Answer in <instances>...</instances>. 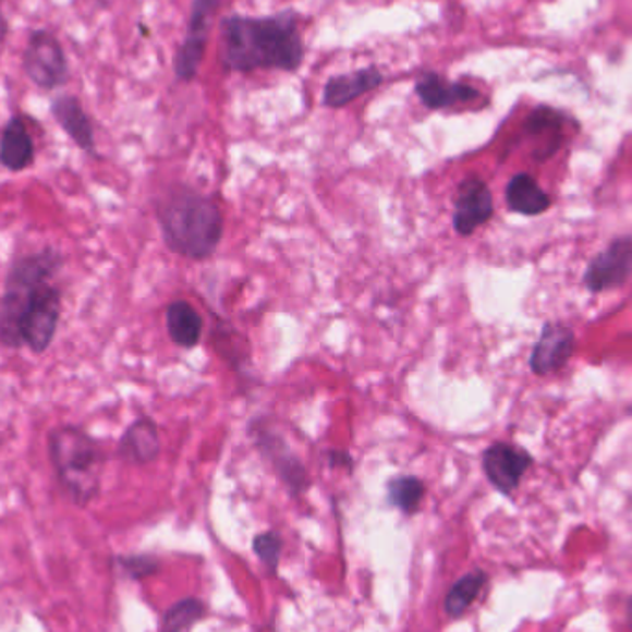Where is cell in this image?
I'll return each mask as SVG.
<instances>
[{
	"label": "cell",
	"mask_w": 632,
	"mask_h": 632,
	"mask_svg": "<svg viewBox=\"0 0 632 632\" xmlns=\"http://www.w3.org/2000/svg\"><path fill=\"white\" fill-rule=\"evenodd\" d=\"M304 58L300 15L294 10L267 17L228 15L220 21V61L226 73H296Z\"/></svg>",
	"instance_id": "6da1fadb"
},
{
	"label": "cell",
	"mask_w": 632,
	"mask_h": 632,
	"mask_svg": "<svg viewBox=\"0 0 632 632\" xmlns=\"http://www.w3.org/2000/svg\"><path fill=\"white\" fill-rule=\"evenodd\" d=\"M156 219L172 254L204 262L224 235V215L217 202L187 185H174L156 200Z\"/></svg>",
	"instance_id": "7a4b0ae2"
},
{
	"label": "cell",
	"mask_w": 632,
	"mask_h": 632,
	"mask_svg": "<svg viewBox=\"0 0 632 632\" xmlns=\"http://www.w3.org/2000/svg\"><path fill=\"white\" fill-rule=\"evenodd\" d=\"M47 450L61 493L80 509H86L100 494L108 459L100 440L84 427L65 424L50 429Z\"/></svg>",
	"instance_id": "3957f363"
},
{
	"label": "cell",
	"mask_w": 632,
	"mask_h": 632,
	"mask_svg": "<svg viewBox=\"0 0 632 632\" xmlns=\"http://www.w3.org/2000/svg\"><path fill=\"white\" fill-rule=\"evenodd\" d=\"M65 267V256L54 246H45L26 256L15 257L8 268L4 291L0 296V344L21 350V320L37 287L54 280Z\"/></svg>",
	"instance_id": "277c9868"
},
{
	"label": "cell",
	"mask_w": 632,
	"mask_h": 632,
	"mask_svg": "<svg viewBox=\"0 0 632 632\" xmlns=\"http://www.w3.org/2000/svg\"><path fill=\"white\" fill-rule=\"evenodd\" d=\"M21 65L26 78L44 92L68 86L71 78L69 58L60 39L50 31L36 28L28 34Z\"/></svg>",
	"instance_id": "5b68a950"
},
{
	"label": "cell",
	"mask_w": 632,
	"mask_h": 632,
	"mask_svg": "<svg viewBox=\"0 0 632 632\" xmlns=\"http://www.w3.org/2000/svg\"><path fill=\"white\" fill-rule=\"evenodd\" d=\"M61 311L63 294L60 287L52 281L37 287L21 320L23 347L28 348L34 355L47 352L58 335Z\"/></svg>",
	"instance_id": "8992f818"
},
{
	"label": "cell",
	"mask_w": 632,
	"mask_h": 632,
	"mask_svg": "<svg viewBox=\"0 0 632 632\" xmlns=\"http://www.w3.org/2000/svg\"><path fill=\"white\" fill-rule=\"evenodd\" d=\"M222 0H193L187 34L174 56V74L180 82H193L198 76L206 54L209 21L219 10Z\"/></svg>",
	"instance_id": "52a82bcc"
},
{
	"label": "cell",
	"mask_w": 632,
	"mask_h": 632,
	"mask_svg": "<svg viewBox=\"0 0 632 632\" xmlns=\"http://www.w3.org/2000/svg\"><path fill=\"white\" fill-rule=\"evenodd\" d=\"M250 435L256 440V446L268 461L272 462L276 474L280 475L292 496L305 493L311 485L309 474L299 457L292 453L280 433L272 432L263 424V420H254L250 426Z\"/></svg>",
	"instance_id": "ba28073f"
},
{
	"label": "cell",
	"mask_w": 632,
	"mask_h": 632,
	"mask_svg": "<svg viewBox=\"0 0 632 632\" xmlns=\"http://www.w3.org/2000/svg\"><path fill=\"white\" fill-rule=\"evenodd\" d=\"M493 193L481 178H466L459 185L455 196L453 228L462 238H470L479 226L493 219Z\"/></svg>",
	"instance_id": "9c48e42d"
},
{
	"label": "cell",
	"mask_w": 632,
	"mask_h": 632,
	"mask_svg": "<svg viewBox=\"0 0 632 632\" xmlns=\"http://www.w3.org/2000/svg\"><path fill=\"white\" fill-rule=\"evenodd\" d=\"M531 459L527 451L507 442H496L483 453V470L496 490L509 496L516 490L523 474L530 470Z\"/></svg>",
	"instance_id": "30bf717a"
},
{
	"label": "cell",
	"mask_w": 632,
	"mask_h": 632,
	"mask_svg": "<svg viewBox=\"0 0 632 632\" xmlns=\"http://www.w3.org/2000/svg\"><path fill=\"white\" fill-rule=\"evenodd\" d=\"M50 116L82 153H86L87 156L95 159L100 158L92 117L87 116V111L84 110L78 97H74L71 93H61L58 97L52 98Z\"/></svg>",
	"instance_id": "8fae6325"
},
{
	"label": "cell",
	"mask_w": 632,
	"mask_h": 632,
	"mask_svg": "<svg viewBox=\"0 0 632 632\" xmlns=\"http://www.w3.org/2000/svg\"><path fill=\"white\" fill-rule=\"evenodd\" d=\"M632 274V239H620L590 263L584 283L590 291L601 292L620 287Z\"/></svg>",
	"instance_id": "7c38bea8"
},
{
	"label": "cell",
	"mask_w": 632,
	"mask_h": 632,
	"mask_svg": "<svg viewBox=\"0 0 632 632\" xmlns=\"http://www.w3.org/2000/svg\"><path fill=\"white\" fill-rule=\"evenodd\" d=\"M36 161V143L25 116H12L0 132V167L10 172H25Z\"/></svg>",
	"instance_id": "4fadbf2b"
},
{
	"label": "cell",
	"mask_w": 632,
	"mask_h": 632,
	"mask_svg": "<svg viewBox=\"0 0 632 632\" xmlns=\"http://www.w3.org/2000/svg\"><path fill=\"white\" fill-rule=\"evenodd\" d=\"M384 82V73L376 65L357 69L350 74H337V76H331L324 86L323 104L331 110H341L366 93L374 92Z\"/></svg>",
	"instance_id": "5bb4252c"
},
{
	"label": "cell",
	"mask_w": 632,
	"mask_h": 632,
	"mask_svg": "<svg viewBox=\"0 0 632 632\" xmlns=\"http://www.w3.org/2000/svg\"><path fill=\"white\" fill-rule=\"evenodd\" d=\"M414 93L427 110L435 111L446 110L455 104L472 102L475 98H479V92L474 86L462 84V82H451L435 71L420 74V78L414 84Z\"/></svg>",
	"instance_id": "9a60e30c"
},
{
	"label": "cell",
	"mask_w": 632,
	"mask_h": 632,
	"mask_svg": "<svg viewBox=\"0 0 632 632\" xmlns=\"http://www.w3.org/2000/svg\"><path fill=\"white\" fill-rule=\"evenodd\" d=\"M117 457L130 464H150L161 453L158 424L150 416H141L132 422L117 445Z\"/></svg>",
	"instance_id": "2e32d148"
},
{
	"label": "cell",
	"mask_w": 632,
	"mask_h": 632,
	"mask_svg": "<svg viewBox=\"0 0 632 632\" xmlns=\"http://www.w3.org/2000/svg\"><path fill=\"white\" fill-rule=\"evenodd\" d=\"M572 353V331L560 324H546L531 355V368L535 374H549L564 365Z\"/></svg>",
	"instance_id": "e0dca14e"
},
{
	"label": "cell",
	"mask_w": 632,
	"mask_h": 632,
	"mask_svg": "<svg viewBox=\"0 0 632 632\" xmlns=\"http://www.w3.org/2000/svg\"><path fill=\"white\" fill-rule=\"evenodd\" d=\"M165 324L171 341L183 350L198 347L202 339L204 320L200 313L185 300L172 302L165 311Z\"/></svg>",
	"instance_id": "ac0fdd59"
},
{
	"label": "cell",
	"mask_w": 632,
	"mask_h": 632,
	"mask_svg": "<svg viewBox=\"0 0 632 632\" xmlns=\"http://www.w3.org/2000/svg\"><path fill=\"white\" fill-rule=\"evenodd\" d=\"M505 198L511 211L520 215H540L551 206L549 196L530 174H516L512 178L505 191Z\"/></svg>",
	"instance_id": "d6986e66"
},
{
	"label": "cell",
	"mask_w": 632,
	"mask_h": 632,
	"mask_svg": "<svg viewBox=\"0 0 632 632\" xmlns=\"http://www.w3.org/2000/svg\"><path fill=\"white\" fill-rule=\"evenodd\" d=\"M488 575L483 570H475L459 579L453 586H451L448 596L445 599L446 615L457 620L461 618L470 605L479 597L481 590L485 588Z\"/></svg>",
	"instance_id": "ffe728a7"
},
{
	"label": "cell",
	"mask_w": 632,
	"mask_h": 632,
	"mask_svg": "<svg viewBox=\"0 0 632 632\" xmlns=\"http://www.w3.org/2000/svg\"><path fill=\"white\" fill-rule=\"evenodd\" d=\"M387 494L392 507L411 516L414 512H418L420 505L426 498V485L416 475H398L389 481Z\"/></svg>",
	"instance_id": "44dd1931"
},
{
	"label": "cell",
	"mask_w": 632,
	"mask_h": 632,
	"mask_svg": "<svg viewBox=\"0 0 632 632\" xmlns=\"http://www.w3.org/2000/svg\"><path fill=\"white\" fill-rule=\"evenodd\" d=\"M204 615H206V605H204L200 599L189 597V599H183V601H178L177 605H172V607L165 612L159 631H187L189 627L195 625L196 621L200 620Z\"/></svg>",
	"instance_id": "7402d4cb"
},
{
	"label": "cell",
	"mask_w": 632,
	"mask_h": 632,
	"mask_svg": "<svg viewBox=\"0 0 632 632\" xmlns=\"http://www.w3.org/2000/svg\"><path fill=\"white\" fill-rule=\"evenodd\" d=\"M281 547H283V540H281V536L276 531L262 533V535H257L254 538V551L262 559L263 564H265L270 575L278 573Z\"/></svg>",
	"instance_id": "603a6c76"
},
{
	"label": "cell",
	"mask_w": 632,
	"mask_h": 632,
	"mask_svg": "<svg viewBox=\"0 0 632 632\" xmlns=\"http://www.w3.org/2000/svg\"><path fill=\"white\" fill-rule=\"evenodd\" d=\"M117 564L132 579L150 578L159 570L158 560L148 555H132V557H117Z\"/></svg>",
	"instance_id": "cb8c5ba5"
},
{
	"label": "cell",
	"mask_w": 632,
	"mask_h": 632,
	"mask_svg": "<svg viewBox=\"0 0 632 632\" xmlns=\"http://www.w3.org/2000/svg\"><path fill=\"white\" fill-rule=\"evenodd\" d=\"M329 466L331 469H348L350 472L353 470V459L348 451L331 450L328 453Z\"/></svg>",
	"instance_id": "d4e9b609"
},
{
	"label": "cell",
	"mask_w": 632,
	"mask_h": 632,
	"mask_svg": "<svg viewBox=\"0 0 632 632\" xmlns=\"http://www.w3.org/2000/svg\"><path fill=\"white\" fill-rule=\"evenodd\" d=\"M8 32H10V25H8V19L2 13V8H0V47L7 41Z\"/></svg>",
	"instance_id": "484cf974"
},
{
	"label": "cell",
	"mask_w": 632,
	"mask_h": 632,
	"mask_svg": "<svg viewBox=\"0 0 632 632\" xmlns=\"http://www.w3.org/2000/svg\"><path fill=\"white\" fill-rule=\"evenodd\" d=\"M627 623L632 629V596L629 597V601H627Z\"/></svg>",
	"instance_id": "4316f807"
}]
</instances>
